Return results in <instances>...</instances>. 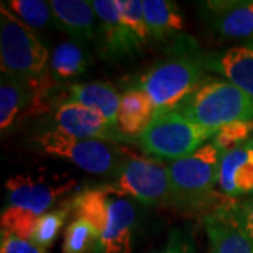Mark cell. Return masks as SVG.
Returning a JSON list of instances; mask_svg holds the SVG:
<instances>
[{
	"label": "cell",
	"instance_id": "obj_1",
	"mask_svg": "<svg viewBox=\"0 0 253 253\" xmlns=\"http://www.w3.org/2000/svg\"><path fill=\"white\" fill-rule=\"evenodd\" d=\"M75 218H83L101 235L100 253H131L138 210L135 201L116 184L93 187L76 194L68 204Z\"/></svg>",
	"mask_w": 253,
	"mask_h": 253
},
{
	"label": "cell",
	"instance_id": "obj_2",
	"mask_svg": "<svg viewBox=\"0 0 253 253\" xmlns=\"http://www.w3.org/2000/svg\"><path fill=\"white\" fill-rule=\"evenodd\" d=\"M75 186V179L51 180L27 174L10 177L6 181V204L0 215L1 231L31 241L38 219Z\"/></svg>",
	"mask_w": 253,
	"mask_h": 253
},
{
	"label": "cell",
	"instance_id": "obj_3",
	"mask_svg": "<svg viewBox=\"0 0 253 253\" xmlns=\"http://www.w3.org/2000/svg\"><path fill=\"white\" fill-rule=\"evenodd\" d=\"M222 152L212 142L168 165L172 183V206L196 214L218 204V172ZM219 206V204H218Z\"/></svg>",
	"mask_w": 253,
	"mask_h": 253
},
{
	"label": "cell",
	"instance_id": "obj_4",
	"mask_svg": "<svg viewBox=\"0 0 253 253\" xmlns=\"http://www.w3.org/2000/svg\"><path fill=\"white\" fill-rule=\"evenodd\" d=\"M193 123L215 129L253 120V99L224 78L207 76L177 109Z\"/></svg>",
	"mask_w": 253,
	"mask_h": 253
},
{
	"label": "cell",
	"instance_id": "obj_5",
	"mask_svg": "<svg viewBox=\"0 0 253 253\" xmlns=\"http://www.w3.org/2000/svg\"><path fill=\"white\" fill-rule=\"evenodd\" d=\"M206 72L201 54H177L155 63L132 86L146 93L159 114L177 109L207 78Z\"/></svg>",
	"mask_w": 253,
	"mask_h": 253
},
{
	"label": "cell",
	"instance_id": "obj_6",
	"mask_svg": "<svg viewBox=\"0 0 253 253\" xmlns=\"http://www.w3.org/2000/svg\"><path fill=\"white\" fill-rule=\"evenodd\" d=\"M217 132L193 123L179 110H170L156 114L136 141L145 154L154 159L173 162L196 152Z\"/></svg>",
	"mask_w": 253,
	"mask_h": 253
},
{
	"label": "cell",
	"instance_id": "obj_7",
	"mask_svg": "<svg viewBox=\"0 0 253 253\" xmlns=\"http://www.w3.org/2000/svg\"><path fill=\"white\" fill-rule=\"evenodd\" d=\"M49 51L37 34L0 6V66L1 73L21 79L48 75Z\"/></svg>",
	"mask_w": 253,
	"mask_h": 253
},
{
	"label": "cell",
	"instance_id": "obj_8",
	"mask_svg": "<svg viewBox=\"0 0 253 253\" xmlns=\"http://www.w3.org/2000/svg\"><path fill=\"white\" fill-rule=\"evenodd\" d=\"M34 144L42 154L62 158L91 174L110 177H116L128 155L111 142L76 138L56 128L37 135Z\"/></svg>",
	"mask_w": 253,
	"mask_h": 253
},
{
	"label": "cell",
	"instance_id": "obj_9",
	"mask_svg": "<svg viewBox=\"0 0 253 253\" xmlns=\"http://www.w3.org/2000/svg\"><path fill=\"white\" fill-rule=\"evenodd\" d=\"M116 184L131 199L146 204H172V183L168 165L158 159L126 155L116 174Z\"/></svg>",
	"mask_w": 253,
	"mask_h": 253
},
{
	"label": "cell",
	"instance_id": "obj_10",
	"mask_svg": "<svg viewBox=\"0 0 253 253\" xmlns=\"http://www.w3.org/2000/svg\"><path fill=\"white\" fill-rule=\"evenodd\" d=\"M56 84L49 73L40 79H21L1 73L0 79V129L4 132L17 120L46 110V99Z\"/></svg>",
	"mask_w": 253,
	"mask_h": 253
},
{
	"label": "cell",
	"instance_id": "obj_11",
	"mask_svg": "<svg viewBox=\"0 0 253 253\" xmlns=\"http://www.w3.org/2000/svg\"><path fill=\"white\" fill-rule=\"evenodd\" d=\"M206 28L219 40H253V0H210L197 3Z\"/></svg>",
	"mask_w": 253,
	"mask_h": 253
},
{
	"label": "cell",
	"instance_id": "obj_12",
	"mask_svg": "<svg viewBox=\"0 0 253 253\" xmlns=\"http://www.w3.org/2000/svg\"><path fill=\"white\" fill-rule=\"evenodd\" d=\"M54 121L56 129L76 138L99 139L106 142L126 139L118 131L117 126L109 123L96 111L72 100H65L56 107Z\"/></svg>",
	"mask_w": 253,
	"mask_h": 253
},
{
	"label": "cell",
	"instance_id": "obj_13",
	"mask_svg": "<svg viewBox=\"0 0 253 253\" xmlns=\"http://www.w3.org/2000/svg\"><path fill=\"white\" fill-rule=\"evenodd\" d=\"M91 3L99 23L96 44L100 56L114 62L136 54L123 24L118 0H93Z\"/></svg>",
	"mask_w": 253,
	"mask_h": 253
},
{
	"label": "cell",
	"instance_id": "obj_14",
	"mask_svg": "<svg viewBox=\"0 0 253 253\" xmlns=\"http://www.w3.org/2000/svg\"><path fill=\"white\" fill-rule=\"evenodd\" d=\"M201 58L208 72L221 75L253 99V40Z\"/></svg>",
	"mask_w": 253,
	"mask_h": 253
},
{
	"label": "cell",
	"instance_id": "obj_15",
	"mask_svg": "<svg viewBox=\"0 0 253 253\" xmlns=\"http://www.w3.org/2000/svg\"><path fill=\"white\" fill-rule=\"evenodd\" d=\"M218 187L225 197L253 194V146L251 142L222 154Z\"/></svg>",
	"mask_w": 253,
	"mask_h": 253
},
{
	"label": "cell",
	"instance_id": "obj_16",
	"mask_svg": "<svg viewBox=\"0 0 253 253\" xmlns=\"http://www.w3.org/2000/svg\"><path fill=\"white\" fill-rule=\"evenodd\" d=\"M54 13V24L58 30L84 44L96 41V11L93 3L87 0H52L49 1Z\"/></svg>",
	"mask_w": 253,
	"mask_h": 253
},
{
	"label": "cell",
	"instance_id": "obj_17",
	"mask_svg": "<svg viewBox=\"0 0 253 253\" xmlns=\"http://www.w3.org/2000/svg\"><path fill=\"white\" fill-rule=\"evenodd\" d=\"M208 253H253V239L219 204L204 218Z\"/></svg>",
	"mask_w": 253,
	"mask_h": 253
},
{
	"label": "cell",
	"instance_id": "obj_18",
	"mask_svg": "<svg viewBox=\"0 0 253 253\" xmlns=\"http://www.w3.org/2000/svg\"><path fill=\"white\" fill-rule=\"evenodd\" d=\"M156 109L142 89L129 86L121 94L117 114V128L124 138H138L152 123Z\"/></svg>",
	"mask_w": 253,
	"mask_h": 253
},
{
	"label": "cell",
	"instance_id": "obj_19",
	"mask_svg": "<svg viewBox=\"0 0 253 253\" xmlns=\"http://www.w3.org/2000/svg\"><path fill=\"white\" fill-rule=\"evenodd\" d=\"M96 111L109 123L117 126V114L121 96L117 89L107 82L72 83L68 87V99Z\"/></svg>",
	"mask_w": 253,
	"mask_h": 253
},
{
	"label": "cell",
	"instance_id": "obj_20",
	"mask_svg": "<svg viewBox=\"0 0 253 253\" xmlns=\"http://www.w3.org/2000/svg\"><path fill=\"white\" fill-rule=\"evenodd\" d=\"M91 66V58L82 44L69 40L62 41L55 46L49 56L48 73L52 81L59 83H69L83 76Z\"/></svg>",
	"mask_w": 253,
	"mask_h": 253
},
{
	"label": "cell",
	"instance_id": "obj_21",
	"mask_svg": "<svg viewBox=\"0 0 253 253\" xmlns=\"http://www.w3.org/2000/svg\"><path fill=\"white\" fill-rule=\"evenodd\" d=\"M145 21L152 41L165 42L177 37L184 28L179 6L170 0H144Z\"/></svg>",
	"mask_w": 253,
	"mask_h": 253
},
{
	"label": "cell",
	"instance_id": "obj_22",
	"mask_svg": "<svg viewBox=\"0 0 253 253\" xmlns=\"http://www.w3.org/2000/svg\"><path fill=\"white\" fill-rule=\"evenodd\" d=\"M1 4L9 10L11 14H14L23 24L31 28L34 33L46 30L51 24H54V13H52L49 1L9 0V1H1Z\"/></svg>",
	"mask_w": 253,
	"mask_h": 253
},
{
	"label": "cell",
	"instance_id": "obj_23",
	"mask_svg": "<svg viewBox=\"0 0 253 253\" xmlns=\"http://www.w3.org/2000/svg\"><path fill=\"white\" fill-rule=\"evenodd\" d=\"M101 235L83 218H75L63 236V253H100Z\"/></svg>",
	"mask_w": 253,
	"mask_h": 253
},
{
	"label": "cell",
	"instance_id": "obj_24",
	"mask_svg": "<svg viewBox=\"0 0 253 253\" xmlns=\"http://www.w3.org/2000/svg\"><path fill=\"white\" fill-rule=\"evenodd\" d=\"M118 4L123 24L138 54L151 41L148 26L145 21L144 0H118Z\"/></svg>",
	"mask_w": 253,
	"mask_h": 253
},
{
	"label": "cell",
	"instance_id": "obj_25",
	"mask_svg": "<svg viewBox=\"0 0 253 253\" xmlns=\"http://www.w3.org/2000/svg\"><path fill=\"white\" fill-rule=\"evenodd\" d=\"M69 214H71V208L68 206L54 211H48L38 219L31 242L42 249H48L49 246H52Z\"/></svg>",
	"mask_w": 253,
	"mask_h": 253
},
{
	"label": "cell",
	"instance_id": "obj_26",
	"mask_svg": "<svg viewBox=\"0 0 253 253\" xmlns=\"http://www.w3.org/2000/svg\"><path fill=\"white\" fill-rule=\"evenodd\" d=\"M253 136V120L251 121H235L219 128L217 135L212 138V144L225 154L241 145L246 144Z\"/></svg>",
	"mask_w": 253,
	"mask_h": 253
},
{
	"label": "cell",
	"instance_id": "obj_27",
	"mask_svg": "<svg viewBox=\"0 0 253 253\" xmlns=\"http://www.w3.org/2000/svg\"><path fill=\"white\" fill-rule=\"evenodd\" d=\"M238 225L253 239V194L238 201L221 204Z\"/></svg>",
	"mask_w": 253,
	"mask_h": 253
},
{
	"label": "cell",
	"instance_id": "obj_28",
	"mask_svg": "<svg viewBox=\"0 0 253 253\" xmlns=\"http://www.w3.org/2000/svg\"><path fill=\"white\" fill-rule=\"evenodd\" d=\"M0 253H48L31 241L21 239L18 236L11 235L1 231L0 238Z\"/></svg>",
	"mask_w": 253,
	"mask_h": 253
},
{
	"label": "cell",
	"instance_id": "obj_29",
	"mask_svg": "<svg viewBox=\"0 0 253 253\" xmlns=\"http://www.w3.org/2000/svg\"><path fill=\"white\" fill-rule=\"evenodd\" d=\"M149 253H194L189 234L183 229H173L162 248Z\"/></svg>",
	"mask_w": 253,
	"mask_h": 253
},
{
	"label": "cell",
	"instance_id": "obj_30",
	"mask_svg": "<svg viewBox=\"0 0 253 253\" xmlns=\"http://www.w3.org/2000/svg\"><path fill=\"white\" fill-rule=\"evenodd\" d=\"M249 142H251V144H252V146H253V136H252V139H251V141H249Z\"/></svg>",
	"mask_w": 253,
	"mask_h": 253
}]
</instances>
